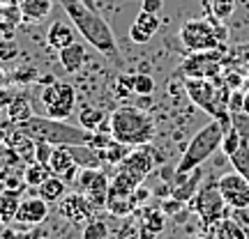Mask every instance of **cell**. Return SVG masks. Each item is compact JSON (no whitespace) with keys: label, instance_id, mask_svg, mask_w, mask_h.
<instances>
[{"label":"cell","instance_id":"obj_1","mask_svg":"<svg viewBox=\"0 0 249 239\" xmlns=\"http://www.w3.org/2000/svg\"><path fill=\"white\" fill-rule=\"evenodd\" d=\"M60 5L65 9V14L70 16L71 26L76 28V32L99 55H104L111 64H116L118 69H123L124 60H123V55H120V48H118L116 35H113L111 26L99 16L97 9L88 7L83 0H60Z\"/></svg>","mask_w":249,"mask_h":239},{"label":"cell","instance_id":"obj_2","mask_svg":"<svg viewBox=\"0 0 249 239\" xmlns=\"http://www.w3.org/2000/svg\"><path fill=\"white\" fill-rule=\"evenodd\" d=\"M108 129L116 141L129 145V147H139L145 143H152L157 127L152 115L141 106H132V104H123L118 106L111 117H108Z\"/></svg>","mask_w":249,"mask_h":239},{"label":"cell","instance_id":"obj_3","mask_svg":"<svg viewBox=\"0 0 249 239\" xmlns=\"http://www.w3.org/2000/svg\"><path fill=\"white\" fill-rule=\"evenodd\" d=\"M14 127L35 143H46V145H88L90 138L88 129H79L74 124H67L65 120H53L46 115H33Z\"/></svg>","mask_w":249,"mask_h":239},{"label":"cell","instance_id":"obj_4","mask_svg":"<svg viewBox=\"0 0 249 239\" xmlns=\"http://www.w3.org/2000/svg\"><path fill=\"white\" fill-rule=\"evenodd\" d=\"M224 133L226 131H224V127L219 120H210L208 124H203V127L194 133V138L189 141L185 152H182L178 166H176V175L192 173L194 168H198L201 163H205V161L210 159L217 150H222Z\"/></svg>","mask_w":249,"mask_h":239},{"label":"cell","instance_id":"obj_5","mask_svg":"<svg viewBox=\"0 0 249 239\" xmlns=\"http://www.w3.org/2000/svg\"><path fill=\"white\" fill-rule=\"evenodd\" d=\"M178 37L189 53L214 51L222 48V42L226 39V28L214 14L208 18H189L182 23Z\"/></svg>","mask_w":249,"mask_h":239},{"label":"cell","instance_id":"obj_6","mask_svg":"<svg viewBox=\"0 0 249 239\" xmlns=\"http://www.w3.org/2000/svg\"><path fill=\"white\" fill-rule=\"evenodd\" d=\"M189 207H192V212L201 219L205 228L208 225H213L214 221H219L226 216V209H229V205L224 203L222 198V191H219V186H217V179H208L205 184H201V189L196 191V195L189 200Z\"/></svg>","mask_w":249,"mask_h":239},{"label":"cell","instance_id":"obj_7","mask_svg":"<svg viewBox=\"0 0 249 239\" xmlns=\"http://www.w3.org/2000/svg\"><path fill=\"white\" fill-rule=\"evenodd\" d=\"M39 99H42L46 117L67 120L76 106V90L65 80H49L39 92Z\"/></svg>","mask_w":249,"mask_h":239},{"label":"cell","instance_id":"obj_8","mask_svg":"<svg viewBox=\"0 0 249 239\" xmlns=\"http://www.w3.org/2000/svg\"><path fill=\"white\" fill-rule=\"evenodd\" d=\"M157 161H160L157 152L152 150L150 143H145V145L134 147V150L129 152V157H127L123 163H118L116 173L118 175H123V177H127L132 184L141 186L143 179L148 177V175L152 173V168L157 166Z\"/></svg>","mask_w":249,"mask_h":239},{"label":"cell","instance_id":"obj_9","mask_svg":"<svg viewBox=\"0 0 249 239\" xmlns=\"http://www.w3.org/2000/svg\"><path fill=\"white\" fill-rule=\"evenodd\" d=\"M180 74L185 79H217L222 74V55H219V48L192 53L182 62Z\"/></svg>","mask_w":249,"mask_h":239},{"label":"cell","instance_id":"obj_10","mask_svg":"<svg viewBox=\"0 0 249 239\" xmlns=\"http://www.w3.org/2000/svg\"><path fill=\"white\" fill-rule=\"evenodd\" d=\"M76 182H79V186H81V193L86 195L97 209L107 207L111 179L104 175V170L102 168H81Z\"/></svg>","mask_w":249,"mask_h":239},{"label":"cell","instance_id":"obj_11","mask_svg":"<svg viewBox=\"0 0 249 239\" xmlns=\"http://www.w3.org/2000/svg\"><path fill=\"white\" fill-rule=\"evenodd\" d=\"M217 186L222 191L224 203L229 205L235 212H245L249 209V182L247 177H242L238 170L233 173H226L217 179Z\"/></svg>","mask_w":249,"mask_h":239},{"label":"cell","instance_id":"obj_12","mask_svg":"<svg viewBox=\"0 0 249 239\" xmlns=\"http://www.w3.org/2000/svg\"><path fill=\"white\" fill-rule=\"evenodd\" d=\"M95 212H97V207L90 203L81 191L65 193L62 200L58 203V214L65 221H70L71 225H86L88 221L95 219Z\"/></svg>","mask_w":249,"mask_h":239},{"label":"cell","instance_id":"obj_13","mask_svg":"<svg viewBox=\"0 0 249 239\" xmlns=\"http://www.w3.org/2000/svg\"><path fill=\"white\" fill-rule=\"evenodd\" d=\"M201 182H203V168L198 166L192 173H185V175H176V182L171 184V198H176L178 203H189L196 195V191L201 189Z\"/></svg>","mask_w":249,"mask_h":239},{"label":"cell","instance_id":"obj_14","mask_svg":"<svg viewBox=\"0 0 249 239\" xmlns=\"http://www.w3.org/2000/svg\"><path fill=\"white\" fill-rule=\"evenodd\" d=\"M161 26V18L160 14H150V12H139L136 18H134L132 28H129V39H132L134 44H148L155 32L160 30Z\"/></svg>","mask_w":249,"mask_h":239},{"label":"cell","instance_id":"obj_15","mask_svg":"<svg viewBox=\"0 0 249 239\" xmlns=\"http://www.w3.org/2000/svg\"><path fill=\"white\" fill-rule=\"evenodd\" d=\"M46 216H49V203L37 195V198H23L21 200L14 221L23 223V225H39V223L46 221Z\"/></svg>","mask_w":249,"mask_h":239},{"label":"cell","instance_id":"obj_16","mask_svg":"<svg viewBox=\"0 0 249 239\" xmlns=\"http://www.w3.org/2000/svg\"><path fill=\"white\" fill-rule=\"evenodd\" d=\"M49 168H51L53 175L62 177L65 182H71V179L76 177V173H79V163L74 161L71 152L67 150L65 145H55L53 154H51V159H49Z\"/></svg>","mask_w":249,"mask_h":239},{"label":"cell","instance_id":"obj_17","mask_svg":"<svg viewBox=\"0 0 249 239\" xmlns=\"http://www.w3.org/2000/svg\"><path fill=\"white\" fill-rule=\"evenodd\" d=\"M74 30L76 28L70 26L67 21H53L49 30H46V44L53 51H62L70 44H74Z\"/></svg>","mask_w":249,"mask_h":239},{"label":"cell","instance_id":"obj_18","mask_svg":"<svg viewBox=\"0 0 249 239\" xmlns=\"http://www.w3.org/2000/svg\"><path fill=\"white\" fill-rule=\"evenodd\" d=\"M208 235L210 239H247V230L231 216H224L213 225H208Z\"/></svg>","mask_w":249,"mask_h":239},{"label":"cell","instance_id":"obj_19","mask_svg":"<svg viewBox=\"0 0 249 239\" xmlns=\"http://www.w3.org/2000/svg\"><path fill=\"white\" fill-rule=\"evenodd\" d=\"M21 16L26 23H42L53 9V0H21Z\"/></svg>","mask_w":249,"mask_h":239},{"label":"cell","instance_id":"obj_20","mask_svg":"<svg viewBox=\"0 0 249 239\" xmlns=\"http://www.w3.org/2000/svg\"><path fill=\"white\" fill-rule=\"evenodd\" d=\"M60 53V64L62 69L67 71V74H76V71L83 69V64H86V46L79 44V42H74V44H70L67 48H62V51H58Z\"/></svg>","mask_w":249,"mask_h":239},{"label":"cell","instance_id":"obj_21","mask_svg":"<svg viewBox=\"0 0 249 239\" xmlns=\"http://www.w3.org/2000/svg\"><path fill=\"white\" fill-rule=\"evenodd\" d=\"M65 193H67V182L58 177V175H49L42 184L37 186V195L46 203H60Z\"/></svg>","mask_w":249,"mask_h":239},{"label":"cell","instance_id":"obj_22","mask_svg":"<svg viewBox=\"0 0 249 239\" xmlns=\"http://www.w3.org/2000/svg\"><path fill=\"white\" fill-rule=\"evenodd\" d=\"M132 150L134 147L116 141V138H111L102 150H97V154H99V159H102V163H107V166H118V163H123V161L129 157Z\"/></svg>","mask_w":249,"mask_h":239},{"label":"cell","instance_id":"obj_23","mask_svg":"<svg viewBox=\"0 0 249 239\" xmlns=\"http://www.w3.org/2000/svg\"><path fill=\"white\" fill-rule=\"evenodd\" d=\"M21 200H23V198H21V191L2 189V193H0V223H12L17 219Z\"/></svg>","mask_w":249,"mask_h":239},{"label":"cell","instance_id":"obj_24","mask_svg":"<svg viewBox=\"0 0 249 239\" xmlns=\"http://www.w3.org/2000/svg\"><path fill=\"white\" fill-rule=\"evenodd\" d=\"M5 113H7V117H9V124H18V122H23V120L35 115L30 99L23 97V95H14V99H12L7 104V108H5Z\"/></svg>","mask_w":249,"mask_h":239},{"label":"cell","instance_id":"obj_25","mask_svg":"<svg viewBox=\"0 0 249 239\" xmlns=\"http://www.w3.org/2000/svg\"><path fill=\"white\" fill-rule=\"evenodd\" d=\"M65 147L71 152V157L79 163V168H102L104 166L97 150H92L90 145H65Z\"/></svg>","mask_w":249,"mask_h":239},{"label":"cell","instance_id":"obj_26","mask_svg":"<svg viewBox=\"0 0 249 239\" xmlns=\"http://www.w3.org/2000/svg\"><path fill=\"white\" fill-rule=\"evenodd\" d=\"M136 195L134 193H108L107 209L113 216H129L136 209Z\"/></svg>","mask_w":249,"mask_h":239},{"label":"cell","instance_id":"obj_27","mask_svg":"<svg viewBox=\"0 0 249 239\" xmlns=\"http://www.w3.org/2000/svg\"><path fill=\"white\" fill-rule=\"evenodd\" d=\"M79 122H81V127L88 129V131H99V129L107 124V111L95 108V106H83L79 111Z\"/></svg>","mask_w":249,"mask_h":239},{"label":"cell","instance_id":"obj_28","mask_svg":"<svg viewBox=\"0 0 249 239\" xmlns=\"http://www.w3.org/2000/svg\"><path fill=\"white\" fill-rule=\"evenodd\" d=\"M164 212L160 209H150L145 214V221L141 223V232H139V239H157L161 230H164Z\"/></svg>","mask_w":249,"mask_h":239},{"label":"cell","instance_id":"obj_29","mask_svg":"<svg viewBox=\"0 0 249 239\" xmlns=\"http://www.w3.org/2000/svg\"><path fill=\"white\" fill-rule=\"evenodd\" d=\"M49 175H53L51 173V168L46 166V163H39V161H30L26 166V170H23V182H26V186H39L42 182H44Z\"/></svg>","mask_w":249,"mask_h":239},{"label":"cell","instance_id":"obj_30","mask_svg":"<svg viewBox=\"0 0 249 239\" xmlns=\"http://www.w3.org/2000/svg\"><path fill=\"white\" fill-rule=\"evenodd\" d=\"M229 161H231L233 170H238L242 177H247V182H249V143L242 141L240 147L229 157Z\"/></svg>","mask_w":249,"mask_h":239},{"label":"cell","instance_id":"obj_31","mask_svg":"<svg viewBox=\"0 0 249 239\" xmlns=\"http://www.w3.org/2000/svg\"><path fill=\"white\" fill-rule=\"evenodd\" d=\"M132 83H134V95L139 97H150L155 92V79L145 71H139V74H132Z\"/></svg>","mask_w":249,"mask_h":239},{"label":"cell","instance_id":"obj_32","mask_svg":"<svg viewBox=\"0 0 249 239\" xmlns=\"http://www.w3.org/2000/svg\"><path fill=\"white\" fill-rule=\"evenodd\" d=\"M21 48H18L14 37H0V62H12L17 60Z\"/></svg>","mask_w":249,"mask_h":239},{"label":"cell","instance_id":"obj_33","mask_svg":"<svg viewBox=\"0 0 249 239\" xmlns=\"http://www.w3.org/2000/svg\"><path fill=\"white\" fill-rule=\"evenodd\" d=\"M231 124H233V129L240 133L242 141L249 143V113H247V111L231 113Z\"/></svg>","mask_w":249,"mask_h":239},{"label":"cell","instance_id":"obj_34","mask_svg":"<svg viewBox=\"0 0 249 239\" xmlns=\"http://www.w3.org/2000/svg\"><path fill=\"white\" fill-rule=\"evenodd\" d=\"M108 235V228L104 221H99V219H92V221L86 223V228H83V239H107Z\"/></svg>","mask_w":249,"mask_h":239},{"label":"cell","instance_id":"obj_35","mask_svg":"<svg viewBox=\"0 0 249 239\" xmlns=\"http://www.w3.org/2000/svg\"><path fill=\"white\" fill-rule=\"evenodd\" d=\"M134 95V83L129 74H118L116 85H113V97H129Z\"/></svg>","mask_w":249,"mask_h":239},{"label":"cell","instance_id":"obj_36","mask_svg":"<svg viewBox=\"0 0 249 239\" xmlns=\"http://www.w3.org/2000/svg\"><path fill=\"white\" fill-rule=\"evenodd\" d=\"M240 143H242V138H240V133L233 129V124H231V129L224 133V143H222V152L226 154V157H231L233 152L240 147Z\"/></svg>","mask_w":249,"mask_h":239},{"label":"cell","instance_id":"obj_37","mask_svg":"<svg viewBox=\"0 0 249 239\" xmlns=\"http://www.w3.org/2000/svg\"><path fill=\"white\" fill-rule=\"evenodd\" d=\"M235 12V0H213V14L219 21H226Z\"/></svg>","mask_w":249,"mask_h":239},{"label":"cell","instance_id":"obj_38","mask_svg":"<svg viewBox=\"0 0 249 239\" xmlns=\"http://www.w3.org/2000/svg\"><path fill=\"white\" fill-rule=\"evenodd\" d=\"M37 74L39 71L35 67H18L14 74H12V83H21V85H26V83H33L37 79Z\"/></svg>","mask_w":249,"mask_h":239},{"label":"cell","instance_id":"obj_39","mask_svg":"<svg viewBox=\"0 0 249 239\" xmlns=\"http://www.w3.org/2000/svg\"><path fill=\"white\" fill-rule=\"evenodd\" d=\"M53 147H55V145L37 143V147H35V161H39V163H46V166H49V159H51V154H53Z\"/></svg>","mask_w":249,"mask_h":239},{"label":"cell","instance_id":"obj_40","mask_svg":"<svg viewBox=\"0 0 249 239\" xmlns=\"http://www.w3.org/2000/svg\"><path fill=\"white\" fill-rule=\"evenodd\" d=\"M229 111H231V113L245 111V92H240V90H231V97H229Z\"/></svg>","mask_w":249,"mask_h":239},{"label":"cell","instance_id":"obj_41","mask_svg":"<svg viewBox=\"0 0 249 239\" xmlns=\"http://www.w3.org/2000/svg\"><path fill=\"white\" fill-rule=\"evenodd\" d=\"M164 7V0H141V9L150 12V14H160Z\"/></svg>","mask_w":249,"mask_h":239},{"label":"cell","instance_id":"obj_42","mask_svg":"<svg viewBox=\"0 0 249 239\" xmlns=\"http://www.w3.org/2000/svg\"><path fill=\"white\" fill-rule=\"evenodd\" d=\"M9 80H12V76H9L7 71H5L2 67H0V88H7V85H9Z\"/></svg>","mask_w":249,"mask_h":239},{"label":"cell","instance_id":"obj_43","mask_svg":"<svg viewBox=\"0 0 249 239\" xmlns=\"http://www.w3.org/2000/svg\"><path fill=\"white\" fill-rule=\"evenodd\" d=\"M0 5H21V0H0Z\"/></svg>","mask_w":249,"mask_h":239},{"label":"cell","instance_id":"obj_44","mask_svg":"<svg viewBox=\"0 0 249 239\" xmlns=\"http://www.w3.org/2000/svg\"><path fill=\"white\" fill-rule=\"evenodd\" d=\"M245 111H247V113H249V90H247V92H245Z\"/></svg>","mask_w":249,"mask_h":239},{"label":"cell","instance_id":"obj_45","mask_svg":"<svg viewBox=\"0 0 249 239\" xmlns=\"http://www.w3.org/2000/svg\"><path fill=\"white\" fill-rule=\"evenodd\" d=\"M2 113H5V108H0V122H2Z\"/></svg>","mask_w":249,"mask_h":239},{"label":"cell","instance_id":"obj_46","mask_svg":"<svg viewBox=\"0 0 249 239\" xmlns=\"http://www.w3.org/2000/svg\"><path fill=\"white\" fill-rule=\"evenodd\" d=\"M194 239H210V235H205V237H194Z\"/></svg>","mask_w":249,"mask_h":239},{"label":"cell","instance_id":"obj_47","mask_svg":"<svg viewBox=\"0 0 249 239\" xmlns=\"http://www.w3.org/2000/svg\"><path fill=\"white\" fill-rule=\"evenodd\" d=\"M247 216H249V209H247Z\"/></svg>","mask_w":249,"mask_h":239},{"label":"cell","instance_id":"obj_48","mask_svg":"<svg viewBox=\"0 0 249 239\" xmlns=\"http://www.w3.org/2000/svg\"><path fill=\"white\" fill-rule=\"evenodd\" d=\"M247 239H249V237H247Z\"/></svg>","mask_w":249,"mask_h":239}]
</instances>
